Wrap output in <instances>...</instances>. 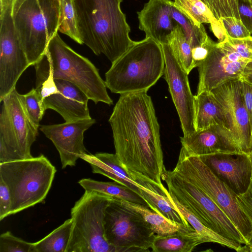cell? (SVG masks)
Segmentation results:
<instances>
[{
  "label": "cell",
  "instance_id": "cell-27",
  "mask_svg": "<svg viewBox=\"0 0 252 252\" xmlns=\"http://www.w3.org/2000/svg\"><path fill=\"white\" fill-rule=\"evenodd\" d=\"M73 223L71 218L43 239L34 243L35 252H66Z\"/></svg>",
  "mask_w": 252,
  "mask_h": 252
},
{
  "label": "cell",
  "instance_id": "cell-26",
  "mask_svg": "<svg viewBox=\"0 0 252 252\" xmlns=\"http://www.w3.org/2000/svg\"><path fill=\"white\" fill-rule=\"evenodd\" d=\"M141 192L150 209L173 221L191 226L174 204L168 190L164 194L144 187Z\"/></svg>",
  "mask_w": 252,
  "mask_h": 252
},
{
  "label": "cell",
  "instance_id": "cell-42",
  "mask_svg": "<svg viewBox=\"0 0 252 252\" xmlns=\"http://www.w3.org/2000/svg\"><path fill=\"white\" fill-rule=\"evenodd\" d=\"M211 10L218 20L220 19L218 0H202Z\"/></svg>",
  "mask_w": 252,
  "mask_h": 252
},
{
  "label": "cell",
  "instance_id": "cell-41",
  "mask_svg": "<svg viewBox=\"0 0 252 252\" xmlns=\"http://www.w3.org/2000/svg\"><path fill=\"white\" fill-rule=\"evenodd\" d=\"M240 79L252 84V61L248 62L245 66Z\"/></svg>",
  "mask_w": 252,
  "mask_h": 252
},
{
  "label": "cell",
  "instance_id": "cell-46",
  "mask_svg": "<svg viewBox=\"0 0 252 252\" xmlns=\"http://www.w3.org/2000/svg\"><path fill=\"white\" fill-rule=\"evenodd\" d=\"M250 156H251V158H252V150L251 153V154H250Z\"/></svg>",
  "mask_w": 252,
  "mask_h": 252
},
{
  "label": "cell",
  "instance_id": "cell-34",
  "mask_svg": "<svg viewBox=\"0 0 252 252\" xmlns=\"http://www.w3.org/2000/svg\"><path fill=\"white\" fill-rule=\"evenodd\" d=\"M217 43L208 37L200 45L192 48V66L198 67L207 58Z\"/></svg>",
  "mask_w": 252,
  "mask_h": 252
},
{
  "label": "cell",
  "instance_id": "cell-23",
  "mask_svg": "<svg viewBox=\"0 0 252 252\" xmlns=\"http://www.w3.org/2000/svg\"><path fill=\"white\" fill-rule=\"evenodd\" d=\"M207 242L195 230L178 231L165 236L156 235L153 252H191L198 245Z\"/></svg>",
  "mask_w": 252,
  "mask_h": 252
},
{
  "label": "cell",
  "instance_id": "cell-45",
  "mask_svg": "<svg viewBox=\"0 0 252 252\" xmlns=\"http://www.w3.org/2000/svg\"></svg>",
  "mask_w": 252,
  "mask_h": 252
},
{
  "label": "cell",
  "instance_id": "cell-28",
  "mask_svg": "<svg viewBox=\"0 0 252 252\" xmlns=\"http://www.w3.org/2000/svg\"><path fill=\"white\" fill-rule=\"evenodd\" d=\"M175 6L196 27L203 23L210 25L220 23L208 6L202 0H174Z\"/></svg>",
  "mask_w": 252,
  "mask_h": 252
},
{
  "label": "cell",
  "instance_id": "cell-18",
  "mask_svg": "<svg viewBox=\"0 0 252 252\" xmlns=\"http://www.w3.org/2000/svg\"><path fill=\"white\" fill-rule=\"evenodd\" d=\"M95 123V120L91 118L39 127L58 150L63 169L75 166L80 156L87 153L83 142L84 134Z\"/></svg>",
  "mask_w": 252,
  "mask_h": 252
},
{
  "label": "cell",
  "instance_id": "cell-31",
  "mask_svg": "<svg viewBox=\"0 0 252 252\" xmlns=\"http://www.w3.org/2000/svg\"><path fill=\"white\" fill-rule=\"evenodd\" d=\"M20 97L25 112L32 122L39 128L45 111L42 99L35 88H32Z\"/></svg>",
  "mask_w": 252,
  "mask_h": 252
},
{
  "label": "cell",
  "instance_id": "cell-25",
  "mask_svg": "<svg viewBox=\"0 0 252 252\" xmlns=\"http://www.w3.org/2000/svg\"><path fill=\"white\" fill-rule=\"evenodd\" d=\"M121 201L126 206L139 213L149 225L153 232L157 235L165 236L178 231L195 230L192 226L187 227L182 224L168 220L149 208Z\"/></svg>",
  "mask_w": 252,
  "mask_h": 252
},
{
  "label": "cell",
  "instance_id": "cell-9",
  "mask_svg": "<svg viewBox=\"0 0 252 252\" xmlns=\"http://www.w3.org/2000/svg\"><path fill=\"white\" fill-rule=\"evenodd\" d=\"M170 195L193 214L208 228L222 237L246 244L243 236L224 213L199 187L173 170L163 171Z\"/></svg>",
  "mask_w": 252,
  "mask_h": 252
},
{
  "label": "cell",
  "instance_id": "cell-30",
  "mask_svg": "<svg viewBox=\"0 0 252 252\" xmlns=\"http://www.w3.org/2000/svg\"><path fill=\"white\" fill-rule=\"evenodd\" d=\"M60 17L58 31L82 44L78 31L73 0H59Z\"/></svg>",
  "mask_w": 252,
  "mask_h": 252
},
{
  "label": "cell",
  "instance_id": "cell-13",
  "mask_svg": "<svg viewBox=\"0 0 252 252\" xmlns=\"http://www.w3.org/2000/svg\"><path fill=\"white\" fill-rule=\"evenodd\" d=\"M12 6L0 14V102L16 88L20 76L31 66L16 32Z\"/></svg>",
  "mask_w": 252,
  "mask_h": 252
},
{
  "label": "cell",
  "instance_id": "cell-5",
  "mask_svg": "<svg viewBox=\"0 0 252 252\" xmlns=\"http://www.w3.org/2000/svg\"><path fill=\"white\" fill-rule=\"evenodd\" d=\"M12 18L17 36L30 65L45 54L58 32L59 0H14Z\"/></svg>",
  "mask_w": 252,
  "mask_h": 252
},
{
  "label": "cell",
  "instance_id": "cell-48",
  "mask_svg": "<svg viewBox=\"0 0 252 252\" xmlns=\"http://www.w3.org/2000/svg\"><path fill=\"white\" fill-rule=\"evenodd\" d=\"M250 1V0H249Z\"/></svg>",
  "mask_w": 252,
  "mask_h": 252
},
{
  "label": "cell",
  "instance_id": "cell-1",
  "mask_svg": "<svg viewBox=\"0 0 252 252\" xmlns=\"http://www.w3.org/2000/svg\"><path fill=\"white\" fill-rule=\"evenodd\" d=\"M108 121L115 154L122 163L138 177L163 187L159 125L147 92L120 94Z\"/></svg>",
  "mask_w": 252,
  "mask_h": 252
},
{
  "label": "cell",
  "instance_id": "cell-33",
  "mask_svg": "<svg viewBox=\"0 0 252 252\" xmlns=\"http://www.w3.org/2000/svg\"><path fill=\"white\" fill-rule=\"evenodd\" d=\"M219 21L223 27L226 34L233 38H243L251 36L240 19L234 17H221Z\"/></svg>",
  "mask_w": 252,
  "mask_h": 252
},
{
  "label": "cell",
  "instance_id": "cell-15",
  "mask_svg": "<svg viewBox=\"0 0 252 252\" xmlns=\"http://www.w3.org/2000/svg\"><path fill=\"white\" fill-rule=\"evenodd\" d=\"M224 109L230 131L241 152L252 151V123L241 89V80H229L210 91Z\"/></svg>",
  "mask_w": 252,
  "mask_h": 252
},
{
  "label": "cell",
  "instance_id": "cell-17",
  "mask_svg": "<svg viewBox=\"0 0 252 252\" xmlns=\"http://www.w3.org/2000/svg\"><path fill=\"white\" fill-rule=\"evenodd\" d=\"M220 180L237 195L244 193L252 179V159L239 152L198 156Z\"/></svg>",
  "mask_w": 252,
  "mask_h": 252
},
{
  "label": "cell",
  "instance_id": "cell-39",
  "mask_svg": "<svg viewBox=\"0 0 252 252\" xmlns=\"http://www.w3.org/2000/svg\"><path fill=\"white\" fill-rule=\"evenodd\" d=\"M241 89L244 101L252 123V84L241 80Z\"/></svg>",
  "mask_w": 252,
  "mask_h": 252
},
{
  "label": "cell",
  "instance_id": "cell-43",
  "mask_svg": "<svg viewBox=\"0 0 252 252\" xmlns=\"http://www.w3.org/2000/svg\"><path fill=\"white\" fill-rule=\"evenodd\" d=\"M14 0H0V13L12 5Z\"/></svg>",
  "mask_w": 252,
  "mask_h": 252
},
{
  "label": "cell",
  "instance_id": "cell-21",
  "mask_svg": "<svg viewBox=\"0 0 252 252\" xmlns=\"http://www.w3.org/2000/svg\"><path fill=\"white\" fill-rule=\"evenodd\" d=\"M80 158L89 163L94 173L103 175L115 182L133 190L141 197V189L144 188L137 181L135 175L128 171L116 154L97 153H86Z\"/></svg>",
  "mask_w": 252,
  "mask_h": 252
},
{
  "label": "cell",
  "instance_id": "cell-11",
  "mask_svg": "<svg viewBox=\"0 0 252 252\" xmlns=\"http://www.w3.org/2000/svg\"><path fill=\"white\" fill-rule=\"evenodd\" d=\"M0 163L32 158L38 128L30 120L16 88L0 101Z\"/></svg>",
  "mask_w": 252,
  "mask_h": 252
},
{
  "label": "cell",
  "instance_id": "cell-12",
  "mask_svg": "<svg viewBox=\"0 0 252 252\" xmlns=\"http://www.w3.org/2000/svg\"><path fill=\"white\" fill-rule=\"evenodd\" d=\"M35 89L46 110L52 109L65 122L90 119L88 96L77 86L63 79L35 75Z\"/></svg>",
  "mask_w": 252,
  "mask_h": 252
},
{
  "label": "cell",
  "instance_id": "cell-8",
  "mask_svg": "<svg viewBox=\"0 0 252 252\" xmlns=\"http://www.w3.org/2000/svg\"><path fill=\"white\" fill-rule=\"evenodd\" d=\"M173 170L201 189L224 213L247 243L248 242L252 233V223L240 207L237 195L216 176L198 156H188L181 149Z\"/></svg>",
  "mask_w": 252,
  "mask_h": 252
},
{
  "label": "cell",
  "instance_id": "cell-40",
  "mask_svg": "<svg viewBox=\"0 0 252 252\" xmlns=\"http://www.w3.org/2000/svg\"><path fill=\"white\" fill-rule=\"evenodd\" d=\"M211 29L219 42L223 41L226 38L227 35L220 22L218 24L211 25Z\"/></svg>",
  "mask_w": 252,
  "mask_h": 252
},
{
  "label": "cell",
  "instance_id": "cell-7",
  "mask_svg": "<svg viewBox=\"0 0 252 252\" xmlns=\"http://www.w3.org/2000/svg\"><path fill=\"white\" fill-rule=\"evenodd\" d=\"M112 197L85 190L71 210L73 223L66 252H116L104 235L105 210Z\"/></svg>",
  "mask_w": 252,
  "mask_h": 252
},
{
  "label": "cell",
  "instance_id": "cell-2",
  "mask_svg": "<svg viewBox=\"0 0 252 252\" xmlns=\"http://www.w3.org/2000/svg\"><path fill=\"white\" fill-rule=\"evenodd\" d=\"M123 0H73L82 44L96 55L115 62L136 41L121 10Z\"/></svg>",
  "mask_w": 252,
  "mask_h": 252
},
{
  "label": "cell",
  "instance_id": "cell-24",
  "mask_svg": "<svg viewBox=\"0 0 252 252\" xmlns=\"http://www.w3.org/2000/svg\"><path fill=\"white\" fill-rule=\"evenodd\" d=\"M78 183L85 190L96 191L150 208L148 203L139 194L116 182H102L84 178L79 180Z\"/></svg>",
  "mask_w": 252,
  "mask_h": 252
},
{
  "label": "cell",
  "instance_id": "cell-22",
  "mask_svg": "<svg viewBox=\"0 0 252 252\" xmlns=\"http://www.w3.org/2000/svg\"><path fill=\"white\" fill-rule=\"evenodd\" d=\"M194 97L195 131L214 125L222 126L230 131L224 109L210 92H202Z\"/></svg>",
  "mask_w": 252,
  "mask_h": 252
},
{
  "label": "cell",
  "instance_id": "cell-47",
  "mask_svg": "<svg viewBox=\"0 0 252 252\" xmlns=\"http://www.w3.org/2000/svg\"><path fill=\"white\" fill-rule=\"evenodd\" d=\"M251 3H252V0H250Z\"/></svg>",
  "mask_w": 252,
  "mask_h": 252
},
{
  "label": "cell",
  "instance_id": "cell-14",
  "mask_svg": "<svg viewBox=\"0 0 252 252\" xmlns=\"http://www.w3.org/2000/svg\"><path fill=\"white\" fill-rule=\"evenodd\" d=\"M250 61L237 51L227 38L217 43L198 67L197 94L210 92L229 80L240 78L245 65Z\"/></svg>",
  "mask_w": 252,
  "mask_h": 252
},
{
  "label": "cell",
  "instance_id": "cell-4",
  "mask_svg": "<svg viewBox=\"0 0 252 252\" xmlns=\"http://www.w3.org/2000/svg\"><path fill=\"white\" fill-rule=\"evenodd\" d=\"M165 61L162 46L150 38L136 41L105 74L113 93L146 91L163 75Z\"/></svg>",
  "mask_w": 252,
  "mask_h": 252
},
{
  "label": "cell",
  "instance_id": "cell-29",
  "mask_svg": "<svg viewBox=\"0 0 252 252\" xmlns=\"http://www.w3.org/2000/svg\"><path fill=\"white\" fill-rule=\"evenodd\" d=\"M166 43L170 46L177 60L189 74L193 68L192 46L179 25L167 36Z\"/></svg>",
  "mask_w": 252,
  "mask_h": 252
},
{
  "label": "cell",
  "instance_id": "cell-37",
  "mask_svg": "<svg viewBox=\"0 0 252 252\" xmlns=\"http://www.w3.org/2000/svg\"><path fill=\"white\" fill-rule=\"evenodd\" d=\"M236 198L241 210L252 223V179L247 190L237 195Z\"/></svg>",
  "mask_w": 252,
  "mask_h": 252
},
{
  "label": "cell",
  "instance_id": "cell-35",
  "mask_svg": "<svg viewBox=\"0 0 252 252\" xmlns=\"http://www.w3.org/2000/svg\"><path fill=\"white\" fill-rule=\"evenodd\" d=\"M11 207V198L8 187L0 178V220L9 216Z\"/></svg>",
  "mask_w": 252,
  "mask_h": 252
},
{
  "label": "cell",
  "instance_id": "cell-20",
  "mask_svg": "<svg viewBox=\"0 0 252 252\" xmlns=\"http://www.w3.org/2000/svg\"><path fill=\"white\" fill-rule=\"evenodd\" d=\"M173 4L171 0H149L137 12L138 27L145 37L161 45L166 43L167 36L178 25L172 17Z\"/></svg>",
  "mask_w": 252,
  "mask_h": 252
},
{
  "label": "cell",
  "instance_id": "cell-44",
  "mask_svg": "<svg viewBox=\"0 0 252 252\" xmlns=\"http://www.w3.org/2000/svg\"><path fill=\"white\" fill-rule=\"evenodd\" d=\"M240 252H252V233L248 242L242 246Z\"/></svg>",
  "mask_w": 252,
  "mask_h": 252
},
{
  "label": "cell",
  "instance_id": "cell-19",
  "mask_svg": "<svg viewBox=\"0 0 252 252\" xmlns=\"http://www.w3.org/2000/svg\"><path fill=\"white\" fill-rule=\"evenodd\" d=\"M180 141L188 156L241 152L231 131L218 125L181 137Z\"/></svg>",
  "mask_w": 252,
  "mask_h": 252
},
{
  "label": "cell",
  "instance_id": "cell-36",
  "mask_svg": "<svg viewBox=\"0 0 252 252\" xmlns=\"http://www.w3.org/2000/svg\"><path fill=\"white\" fill-rule=\"evenodd\" d=\"M238 11L240 20L250 33L252 34V3L249 0H239Z\"/></svg>",
  "mask_w": 252,
  "mask_h": 252
},
{
  "label": "cell",
  "instance_id": "cell-32",
  "mask_svg": "<svg viewBox=\"0 0 252 252\" xmlns=\"http://www.w3.org/2000/svg\"><path fill=\"white\" fill-rule=\"evenodd\" d=\"M0 252H35L34 243L14 236L10 231L0 235Z\"/></svg>",
  "mask_w": 252,
  "mask_h": 252
},
{
  "label": "cell",
  "instance_id": "cell-6",
  "mask_svg": "<svg viewBox=\"0 0 252 252\" xmlns=\"http://www.w3.org/2000/svg\"><path fill=\"white\" fill-rule=\"evenodd\" d=\"M57 170L43 155L0 163V178L9 188V216L42 202L52 186Z\"/></svg>",
  "mask_w": 252,
  "mask_h": 252
},
{
  "label": "cell",
  "instance_id": "cell-10",
  "mask_svg": "<svg viewBox=\"0 0 252 252\" xmlns=\"http://www.w3.org/2000/svg\"><path fill=\"white\" fill-rule=\"evenodd\" d=\"M104 235L116 252H146L152 248L156 234L137 211L113 197L104 219Z\"/></svg>",
  "mask_w": 252,
  "mask_h": 252
},
{
  "label": "cell",
  "instance_id": "cell-38",
  "mask_svg": "<svg viewBox=\"0 0 252 252\" xmlns=\"http://www.w3.org/2000/svg\"><path fill=\"white\" fill-rule=\"evenodd\" d=\"M238 0H218L220 18L231 16L240 19L238 11Z\"/></svg>",
  "mask_w": 252,
  "mask_h": 252
},
{
  "label": "cell",
  "instance_id": "cell-3",
  "mask_svg": "<svg viewBox=\"0 0 252 252\" xmlns=\"http://www.w3.org/2000/svg\"><path fill=\"white\" fill-rule=\"evenodd\" d=\"M33 66L35 75L68 81L95 104L113 103L98 69L67 45L58 33L49 42L45 54Z\"/></svg>",
  "mask_w": 252,
  "mask_h": 252
},
{
  "label": "cell",
  "instance_id": "cell-16",
  "mask_svg": "<svg viewBox=\"0 0 252 252\" xmlns=\"http://www.w3.org/2000/svg\"><path fill=\"white\" fill-rule=\"evenodd\" d=\"M164 57V78L169 88L177 110L183 136L195 131L194 125L195 97L191 92L188 74L175 56L170 46L161 44Z\"/></svg>",
  "mask_w": 252,
  "mask_h": 252
}]
</instances>
